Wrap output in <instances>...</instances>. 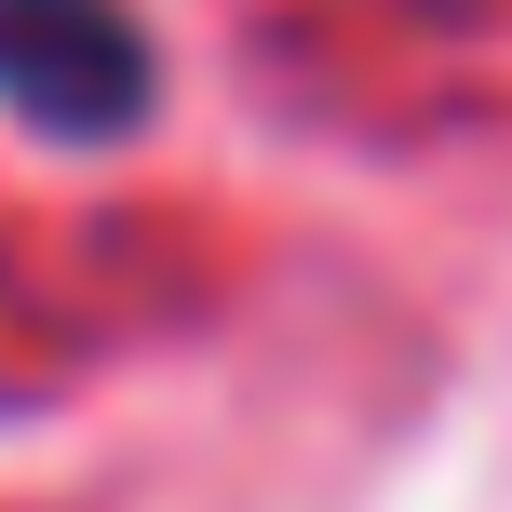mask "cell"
Wrapping results in <instances>:
<instances>
[{
	"mask_svg": "<svg viewBox=\"0 0 512 512\" xmlns=\"http://www.w3.org/2000/svg\"><path fill=\"white\" fill-rule=\"evenodd\" d=\"M0 108L68 149L149 122V27L122 0H0Z\"/></svg>",
	"mask_w": 512,
	"mask_h": 512,
	"instance_id": "1",
	"label": "cell"
}]
</instances>
